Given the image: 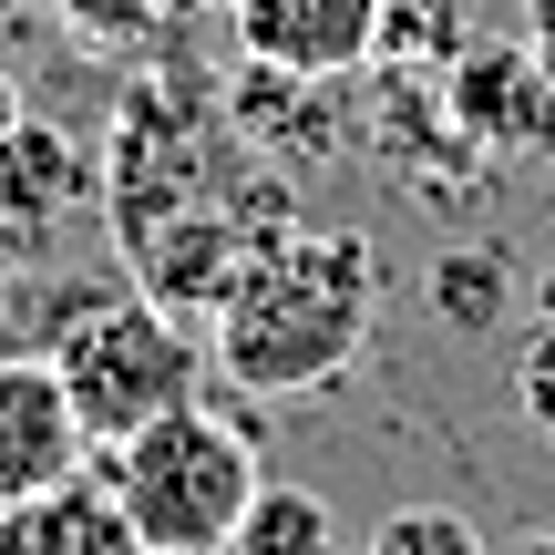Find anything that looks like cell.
I'll return each instance as SVG.
<instances>
[{"label": "cell", "mask_w": 555, "mask_h": 555, "mask_svg": "<svg viewBox=\"0 0 555 555\" xmlns=\"http://www.w3.org/2000/svg\"><path fill=\"white\" fill-rule=\"evenodd\" d=\"M103 483H114V504H124V525H134L144 555H227V535L247 525V504H258L268 474H258V442H247L237 422L185 401V412L144 422L134 442H114Z\"/></svg>", "instance_id": "cell-2"}, {"label": "cell", "mask_w": 555, "mask_h": 555, "mask_svg": "<svg viewBox=\"0 0 555 555\" xmlns=\"http://www.w3.org/2000/svg\"><path fill=\"white\" fill-rule=\"evenodd\" d=\"M442 114H453V134L494 144V155H525V144L555 124V82H545L535 52L483 41V52H463V73L442 82Z\"/></svg>", "instance_id": "cell-7"}, {"label": "cell", "mask_w": 555, "mask_h": 555, "mask_svg": "<svg viewBox=\"0 0 555 555\" xmlns=\"http://www.w3.org/2000/svg\"><path fill=\"white\" fill-rule=\"evenodd\" d=\"M0 555H144V545H134V525H124L114 483L62 474L52 494L0 504Z\"/></svg>", "instance_id": "cell-9"}, {"label": "cell", "mask_w": 555, "mask_h": 555, "mask_svg": "<svg viewBox=\"0 0 555 555\" xmlns=\"http://www.w3.org/2000/svg\"><path fill=\"white\" fill-rule=\"evenodd\" d=\"M360 555H483V535L453 515V504H401V515L380 525Z\"/></svg>", "instance_id": "cell-12"}, {"label": "cell", "mask_w": 555, "mask_h": 555, "mask_svg": "<svg viewBox=\"0 0 555 555\" xmlns=\"http://www.w3.org/2000/svg\"><path fill=\"white\" fill-rule=\"evenodd\" d=\"M433 319L453 339H483L515 319V258L504 247H442L433 258Z\"/></svg>", "instance_id": "cell-10"}, {"label": "cell", "mask_w": 555, "mask_h": 555, "mask_svg": "<svg viewBox=\"0 0 555 555\" xmlns=\"http://www.w3.org/2000/svg\"><path fill=\"white\" fill-rule=\"evenodd\" d=\"M82 422L62 401V371L52 360H0V504L21 494H52L62 474H82Z\"/></svg>", "instance_id": "cell-6"}, {"label": "cell", "mask_w": 555, "mask_h": 555, "mask_svg": "<svg viewBox=\"0 0 555 555\" xmlns=\"http://www.w3.org/2000/svg\"><path fill=\"white\" fill-rule=\"evenodd\" d=\"M21 11H31V0H21Z\"/></svg>", "instance_id": "cell-17"}, {"label": "cell", "mask_w": 555, "mask_h": 555, "mask_svg": "<svg viewBox=\"0 0 555 555\" xmlns=\"http://www.w3.org/2000/svg\"><path fill=\"white\" fill-rule=\"evenodd\" d=\"M380 330V258L350 227H278L206 319V350L247 401L330 391Z\"/></svg>", "instance_id": "cell-1"}, {"label": "cell", "mask_w": 555, "mask_h": 555, "mask_svg": "<svg viewBox=\"0 0 555 555\" xmlns=\"http://www.w3.org/2000/svg\"><path fill=\"white\" fill-rule=\"evenodd\" d=\"M515 401H525V422H535V433H555V319H535V339H525Z\"/></svg>", "instance_id": "cell-13"}, {"label": "cell", "mask_w": 555, "mask_h": 555, "mask_svg": "<svg viewBox=\"0 0 555 555\" xmlns=\"http://www.w3.org/2000/svg\"><path fill=\"white\" fill-rule=\"evenodd\" d=\"M93 185H103V165H82V144L62 134V124H31V114H21L11 134H0V227H11V237L62 227Z\"/></svg>", "instance_id": "cell-8"}, {"label": "cell", "mask_w": 555, "mask_h": 555, "mask_svg": "<svg viewBox=\"0 0 555 555\" xmlns=\"http://www.w3.org/2000/svg\"><path fill=\"white\" fill-rule=\"evenodd\" d=\"M41 360L62 371V401H73V422H82L93 453H114V442H134L144 422L185 412L196 380H206L196 330H185L176 309H155V298H103V309H73Z\"/></svg>", "instance_id": "cell-3"}, {"label": "cell", "mask_w": 555, "mask_h": 555, "mask_svg": "<svg viewBox=\"0 0 555 555\" xmlns=\"http://www.w3.org/2000/svg\"><path fill=\"white\" fill-rule=\"evenodd\" d=\"M535 52H555V0H535Z\"/></svg>", "instance_id": "cell-15"}, {"label": "cell", "mask_w": 555, "mask_h": 555, "mask_svg": "<svg viewBox=\"0 0 555 555\" xmlns=\"http://www.w3.org/2000/svg\"><path fill=\"white\" fill-rule=\"evenodd\" d=\"M227 31L258 73L288 82H350L391 41V0H227Z\"/></svg>", "instance_id": "cell-5"}, {"label": "cell", "mask_w": 555, "mask_h": 555, "mask_svg": "<svg viewBox=\"0 0 555 555\" xmlns=\"http://www.w3.org/2000/svg\"><path fill=\"white\" fill-rule=\"evenodd\" d=\"M545 82H555V52H545Z\"/></svg>", "instance_id": "cell-16"}, {"label": "cell", "mask_w": 555, "mask_h": 555, "mask_svg": "<svg viewBox=\"0 0 555 555\" xmlns=\"http://www.w3.org/2000/svg\"><path fill=\"white\" fill-rule=\"evenodd\" d=\"M237 134L227 114H206V93L185 82H134L114 103V144H103V206H114V237H144L155 217L176 206H206V196H237L247 165H206L217 144Z\"/></svg>", "instance_id": "cell-4"}, {"label": "cell", "mask_w": 555, "mask_h": 555, "mask_svg": "<svg viewBox=\"0 0 555 555\" xmlns=\"http://www.w3.org/2000/svg\"><path fill=\"white\" fill-rule=\"evenodd\" d=\"M227 555H360V545L339 535V515L309 483H258V504H247V525L227 535Z\"/></svg>", "instance_id": "cell-11"}, {"label": "cell", "mask_w": 555, "mask_h": 555, "mask_svg": "<svg viewBox=\"0 0 555 555\" xmlns=\"http://www.w3.org/2000/svg\"><path fill=\"white\" fill-rule=\"evenodd\" d=\"M11 124H21V82L0 73V134H11Z\"/></svg>", "instance_id": "cell-14"}]
</instances>
